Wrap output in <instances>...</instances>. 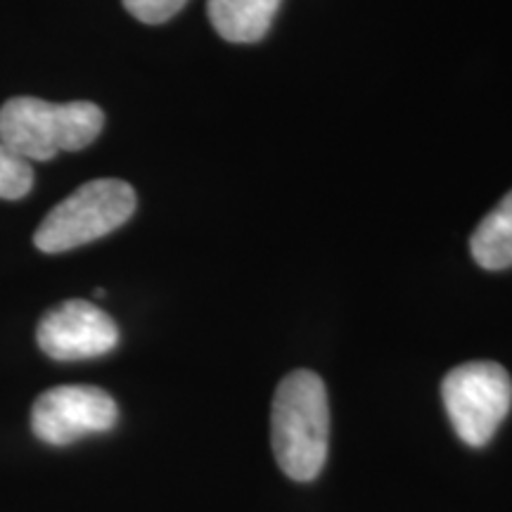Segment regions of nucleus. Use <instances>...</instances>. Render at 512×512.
I'll use <instances>...</instances> for the list:
<instances>
[{"label": "nucleus", "mask_w": 512, "mask_h": 512, "mask_svg": "<svg viewBox=\"0 0 512 512\" xmlns=\"http://www.w3.org/2000/svg\"><path fill=\"white\" fill-rule=\"evenodd\" d=\"M470 249L477 264L486 271H503L512 266V190L479 221Z\"/></svg>", "instance_id": "obj_8"}, {"label": "nucleus", "mask_w": 512, "mask_h": 512, "mask_svg": "<svg viewBox=\"0 0 512 512\" xmlns=\"http://www.w3.org/2000/svg\"><path fill=\"white\" fill-rule=\"evenodd\" d=\"M136 190L119 178L83 183L41 221L34 245L46 254H62L105 238L136 211Z\"/></svg>", "instance_id": "obj_3"}, {"label": "nucleus", "mask_w": 512, "mask_h": 512, "mask_svg": "<svg viewBox=\"0 0 512 512\" xmlns=\"http://www.w3.org/2000/svg\"><path fill=\"white\" fill-rule=\"evenodd\" d=\"M271 444L280 470L294 482L320 475L330 446V403L325 384L311 370H294L275 389Z\"/></svg>", "instance_id": "obj_1"}, {"label": "nucleus", "mask_w": 512, "mask_h": 512, "mask_svg": "<svg viewBox=\"0 0 512 512\" xmlns=\"http://www.w3.org/2000/svg\"><path fill=\"white\" fill-rule=\"evenodd\" d=\"M283 0H207L211 27L223 41L256 43L271 29Z\"/></svg>", "instance_id": "obj_7"}, {"label": "nucleus", "mask_w": 512, "mask_h": 512, "mask_svg": "<svg viewBox=\"0 0 512 512\" xmlns=\"http://www.w3.org/2000/svg\"><path fill=\"white\" fill-rule=\"evenodd\" d=\"M36 342L43 354L55 361H86L117 349L119 328L112 316L95 304L69 299L43 316Z\"/></svg>", "instance_id": "obj_6"}, {"label": "nucleus", "mask_w": 512, "mask_h": 512, "mask_svg": "<svg viewBox=\"0 0 512 512\" xmlns=\"http://www.w3.org/2000/svg\"><path fill=\"white\" fill-rule=\"evenodd\" d=\"M34 188V169L27 159H22L0 143V197L3 200H22Z\"/></svg>", "instance_id": "obj_9"}, {"label": "nucleus", "mask_w": 512, "mask_h": 512, "mask_svg": "<svg viewBox=\"0 0 512 512\" xmlns=\"http://www.w3.org/2000/svg\"><path fill=\"white\" fill-rule=\"evenodd\" d=\"M188 0H124L128 15L143 24H164L185 8Z\"/></svg>", "instance_id": "obj_10"}, {"label": "nucleus", "mask_w": 512, "mask_h": 512, "mask_svg": "<svg viewBox=\"0 0 512 512\" xmlns=\"http://www.w3.org/2000/svg\"><path fill=\"white\" fill-rule=\"evenodd\" d=\"M102 126L105 114L93 102L12 98L0 107V143L29 164L83 150L100 136Z\"/></svg>", "instance_id": "obj_2"}, {"label": "nucleus", "mask_w": 512, "mask_h": 512, "mask_svg": "<svg viewBox=\"0 0 512 512\" xmlns=\"http://www.w3.org/2000/svg\"><path fill=\"white\" fill-rule=\"evenodd\" d=\"M448 420L467 446L482 448L494 439L512 406L508 370L491 361H472L453 368L441 384Z\"/></svg>", "instance_id": "obj_4"}, {"label": "nucleus", "mask_w": 512, "mask_h": 512, "mask_svg": "<svg viewBox=\"0 0 512 512\" xmlns=\"http://www.w3.org/2000/svg\"><path fill=\"white\" fill-rule=\"evenodd\" d=\"M117 420V401L105 389L86 384L48 389L31 408V430L50 446H67L91 434L110 432Z\"/></svg>", "instance_id": "obj_5"}]
</instances>
